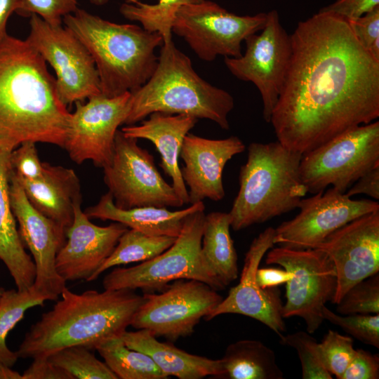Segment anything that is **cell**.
<instances>
[{
	"mask_svg": "<svg viewBox=\"0 0 379 379\" xmlns=\"http://www.w3.org/2000/svg\"><path fill=\"white\" fill-rule=\"evenodd\" d=\"M292 56L270 123L277 140L304 154L379 117V62L344 19L319 11L291 35Z\"/></svg>",
	"mask_w": 379,
	"mask_h": 379,
	"instance_id": "1",
	"label": "cell"
},
{
	"mask_svg": "<svg viewBox=\"0 0 379 379\" xmlns=\"http://www.w3.org/2000/svg\"><path fill=\"white\" fill-rule=\"evenodd\" d=\"M71 113L60 101L55 78L27 39L0 42V138L63 147Z\"/></svg>",
	"mask_w": 379,
	"mask_h": 379,
	"instance_id": "2",
	"label": "cell"
},
{
	"mask_svg": "<svg viewBox=\"0 0 379 379\" xmlns=\"http://www.w3.org/2000/svg\"><path fill=\"white\" fill-rule=\"evenodd\" d=\"M134 291L90 290L78 294L66 287L62 298L31 326L15 351L18 358L46 357L75 345L96 350L104 341L121 336L143 300Z\"/></svg>",
	"mask_w": 379,
	"mask_h": 379,
	"instance_id": "3",
	"label": "cell"
},
{
	"mask_svg": "<svg viewBox=\"0 0 379 379\" xmlns=\"http://www.w3.org/2000/svg\"><path fill=\"white\" fill-rule=\"evenodd\" d=\"M62 22L84 44L97 68L101 93L109 98L133 92L152 75L162 36L132 24H119L77 8Z\"/></svg>",
	"mask_w": 379,
	"mask_h": 379,
	"instance_id": "4",
	"label": "cell"
},
{
	"mask_svg": "<svg viewBox=\"0 0 379 379\" xmlns=\"http://www.w3.org/2000/svg\"><path fill=\"white\" fill-rule=\"evenodd\" d=\"M234 107L230 93L203 79L172 39L161 46L149 79L131 93V107L124 124L133 125L152 113L161 112L207 119L228 130L227 117Z\"/></svg>",
	"mask_w": 379,
	"mask_h": 379,
	"instance_id": "5",
	"label": "cell"
},
{
	"mask_svg": "<svg viewBox=\"0 0 379 379\" xmlns=\"http://www.w3.org/2000/svg\"><path fill=\"white\" fill-rule=\"evenodd\" d=\"M302 154L278 140L251 142L239 171V189L229 212L239 231L298 208L307 193L300 174Z\"/></svg>",
	"mask_w": 379,
	"mask_h": 379,
	"instance_id": "6",
	"label": "cell"
},
{
	"mask_svg": "<svg viewBox=\"0 0 379 379\" xmlns=\"http://www.w3.org/2000/svg\"><path fill=\"white\" fill-rule=\"evenodd\" d=\"M379 166V121L350 128L302 154L301 180L315 194L331 187L345 193L360 177Z\"/></svg>",
	"mask_w": 379,
	"mask_h": 379,
	"instance_id": "7",
	"label": "cell"
},
{
	"mask_svg": "<svg viewBox=\"0 0 379 379\" xmlns=\"http://www.w3.org/2000/svg\"><path fill=\"white\" fill-rule=\"evenodd\" d=\"M205 209L189 214L173 244L157 256L127 268H116L103 279L104 289L140 288L146 292L164 290L180 279L204 282L220 291L203 264L201 239Z\"/></svg>",
	"mask_w": 379,
	"mask_h": 379,
	"instance_id": "8",
	"label": "cell"
},
{
	"mask_svg": "<svg viewBox=\"0 0 379 379\" xmlns=\"http://www.w3.org/2000/svg\"><path fill=\"white\" fill-rule=\"evenodd\" d=\"M265 262L279 265L291 274L286 283L283 317H300L309 333L316 332L324 321L323 309L332 302L336 291V271L331 258L317 248L279 246L267 252Z\"/></svg>",
	"mask_w": 379,
	"mask_h": 379,
	"instance_id": "9",
	"label": "cell"
},
{
	"mask_svg": "<svg viewBox=\"0 0 379 379\" xmlns=\"http://www.w3.org/2000/svg\"><path fill=\"white\" fill-rule=\"evenodd\" d=\"M266 21L267 13L239 15L204 0L179 8L172 32L182 37L201 60L210 62L218 55L240 57L241 43L260 32Z\"/></svg>",
	"mask_w": 379,
	"mask_h": 379,
	"instance_id": "10",
	"label": "cell"
},
{
	"mask_svg": "<svg viewBox=\"0 0 379 379\" xmlns=\"http://www.w3.org/2000/svg\"><path fill=\"white\" fill-rule=\"evenodd\" d=\"M142 297L131 326L172 342L191 335L201 319L223 299L207 284L187 279L170 283L160 293L146 292Z\"/></svg>",
	"mask_w": 379,
	"mask_h": 379,
	"instance_id": "11",
	"label": "cell"
},
{
	"mask_svg": "<svg viewBox=\"0 0 379 379\" xmlns=\"http://www.w3.org/2000/svg\"><path fill=\"white\" fill-rule=\"evenodd\" d=\"M26 39L55 72L58 97L67 107L101 93L98 72L84 44L65 26L33 14Z\"/></svg>",
	"mask_w": 379,
	"mask_h": 379,
	"instance_id": "12",
	"label": "cell"
},
{
	"mask_svg": "<svg viewBox=\"0 0 379 379\" xmlns=\"http://www.w3.org/2000/svg\"><path fill=\"white\" fill-rule=\"evenodd\" d=\"M104 181L114 205L121 209L154 206L181 207L184 204L155 166L153 156L138 139L117 131L111 163L103 168Z\"/></svg>",
	"mask_w": 379,
	"mask_h": 379,
	"instance_id": "13",
	"label": "cell"
},
{
	"mask_svg": "<svg viewBox=\"0 0 379 379\" xmlns=\"http://www.w3.org/2000/svg\"><path fill=\"white\" fill-rule=\"evenodd\" d=\"M246 51L239 58L225 57V64L237 79L252 82L262 101V117L270 123L282 91L292 56L289 35L276 10L267 13V21L259 34L245 39Z\"/></svg>",
	"mask_w": 379,
	"mask_h": 379,
	"instance_id": "14",
	"label": "cell"
},
{
	"mask_svg": "<svg viewBox=\"0 0 379 379\" xmlns=\"http://www.w3.org/2000/svg\"><path fill=\"white\" fill-rule=\"evenodd\" d=\"M75 105L62 147L74 162L91 160L104 168L112 161L118 127L129 114L131 93L112 98L100 94Z\"/></svg>",
	"mask_w": 379,
	"mask_h": 379,
	"instance_id": "15",
	"label": "cell"
},
{
	"mask_svg": "<svg viewBox=\"0 0 379 379\" xmlns=\"http://www.w3.org/2000/svg\"><path fill=\"white\" fill-rule=\"evenodd\" d=\"M302 199L299 213L275 229L274 244L293 249L314 248L348 222L379 211L378 201L354 200L331 187Z\"/></svg>",
	"mask_w": 379,
	"mask_h": 379,
	"instance_id": "16",
	"label": "cell"
},
{
	"mask_svg": "<svg viewBox=\"0 0 379 379\" xmlns=\"http://www.w3.org/2000/svg\"><path fill=\"white\" fill-rule=\"evenodd\" d=\"M9 196L20 239L34 259L36 276L33 286L48 300H56L66 288V281L55 269V258L65 243L66 230L30 203L13 171Z\"/></svg>",
	"mask_w": 379,
	"mask_h": 379,
	"instance_id": "17",
	"label": "cell"
},
{
	"mask_svg": "<svg viewBox=\"0 0 379 379\" xmlns=\"http://www.w3.org/2000/svg\"><path fill=\"white\" fill-rule=\"evenodd\" d=\"M314 248L334 265L337 287L331 302L338 304L353 285L379 272V211L348 222Z\"/></svg>",
	"mask_w": 379,
	"mask_h": 379,
	"instance_id": "18",
	"label": "cell"
},
{
	"mask_svg": "<svg viewBox=\"0 0 379 379\" xmlns=\"http://www.w3.org/2000/svg\"><path fill=\"white\" fill-rule=\"evenodd\" d=\"M274 234L275 229L269 227L252 241L245 255L239 282L205 320L221 314H241L261 322L279 338L284 335L286 326L282 316L281 291L278 287L261 288L255 278L262 258L274 246Z\"/></svg>",
	"mask_w": 379,
	"mask_h": 379,
	"instance_id": "19",
	"label": "cell"
},
{
	"mask_svg": "<svg viewBox=\"0 0 379 379\" xmlns=\"http://www.w3.org/2000/svg\"><path fill=\"white\" fill-rule=\"evenodd\" d=\"M81 199L74 205V217L66 230L67 240L55 258V269L65 281L88 280L114 250L121 236L128 229L114 222L98 226L82 211Z\"/></svg>",
	"mask_w": 379,
	"mask_h": 379,
	"instance_id": "20",
	"label": "cell"
},
{
	"mask_svg": "<svg viewBox=\"0 0 379 379\" xmlns=\"http://www.w3.org/2000/svg\"><path fill=\"white\" fill-rule=\"evenodd\" d=\"M246 146L237 136L225 139H208L187 133L180 157L184 161L180 168L185 185L189 187V204L208 198L218 201L225 195L222 172L234 156L243 152Z\"/></svg>",
	"mask_w": 379,
	"mask_h": 379,
	"instance_id": "21",
	"label": "cell"
},
{
	"mask_svg": "<svg viewBox=\"0 0 379 379\" xmlns=\"http://www.w3.org/2000/svg\"><path fill=\"white\" fill-rule=\"evenodd\" d=\"M139 126L129 125L121 128L129 138L146 139L156 147L161 156L160 166L172 180V186L184 204L189 196L179 166V157L185 137L194 128L198 119L183 114L154 112Z\"/></svg>",
	"mask_w": 379,
	"mask_h": 379,
	"instance_id": "22",
	"label": "cell"
},
{
	"mask_svg": "<svg viewBox=\"0 0 379 379\" xmlns=\"http://www.w3.org/2000/svg\"><path fill=\"white\" fill-rule=\"evenodd\" d=\"M14 149L12 144L0 138V260L13 277L17 290L24 291L34 284L36 268L25 251L11 206V154Z\"/></svg>",
	"mask_w": 379,
	"mask_h": 379,
	"instance_id": "23",
	"label": "cell"
},
{
	"mask_svg": "<svg viewBox=\"0 0 379 379\" xmlns=\"http://www.w3.org/2000/svg\"><path fill=\"white\" fill-rule=\"evenodd\" d=\"M43 166V175L38 180H28L14 174L30 203L67 230L74 220V203L81 199L79 178L72 168L46 162Z\"/></svg>",
	"mask_w": 379,
	"mask_h": 379,
	"instance_id": "24",
	"label": "cell"
},
{
	"mask_svg": "<svg viewBox=\"0 0 379 379\" xmlns=\"http://www.w3.org/2000/svg\"><path fill=\"white\" fill-rule=\"evenodd\" d=\"M125 345L149 356L164 375L179 379H201L206 376L222 378V359H212L188 353L172 343L161 342L145 329L124 331L121 335Z\"/></svg>",
	"mask_w": 379,
	"mask_h": 379,
	"instance_id": "25",
	"label": "cell"
},
{
	"mask_svg": "<svg viewBox=\"0 0 379 379\" xmlns=\"http://www.w3.org/2000/svg\"><path fill=\"white\" fill-rule=\"evenodd\" d=\"M200 209H205L203 201L175 211L154 206L121 209L114 205L112 195L108 192L101 197L97 204L88 208L84 213L90 219L120 222L147 234L177 237L185 218Z\"/></svg>",
	"mask_w": 379,
	"mask_h": 379,
	"instance_id": "26",
	"label": "cell"
},
{
	"mask_svg": "<svg viewBox=\"0 0 379 379\" xmlns=\"http://www.w3.org/2000/svg\"><path fill=\"white\" fill-rule=\"evenodd\" d=\"M229 213L214 211L206 215L201 258L211 277L222 290L239 275L237 253L230 235Z\"/></svg>",
	"mask_w": 379,
	"mask_h": 379,
	"instance_id": "27",
	"label": "cell"
},
{
	"mask_svg": "<svg viewBox=\"0 0 379 379\" xmlns=\"http://www.w3.org/2000/svg\"><path fill=\"white\" fill-rule=\"evenodd\" d=\"M229 379H282L274 352L260 341L241 340L230 344L222 358Z\"/></svg>",
	"mask_w": 379,
	"mask_h": 379,
	"instance_id": "28",
	"label": "cell"
},
{
	"mask_svg": "<svg viewBox=\"0 0 379 379\" xmlns=\"http://www.w3.org/2000/svg\"><path fill=\"white\" fill-rule=\"evenodd\" d=\"M96 350L118 379H166L152 358L128 347L121 336L102 343Z\"/></svg>",
	"mask_w": 379,
	"mask_h": 379,
	"instance_id": "29",
	"label": "cell"
},
{
	"mask_svg": "<svg viewBox=\"0 0 379 379\" xmlns=\"http://www.w3.org/2000/svg\"><path fill=\"white\" fill-rule=\"evenodd\" d=\"M175 239L174 237L151 235L128 229L119 238L112 254L88 281L95 280L114 266L150 260L171 247Z\"/></svg>",
	"mask_w": 379,
	"mask_h": 379,
	"instance_id": "30",
	"label": "cell"
},
{
	"mask_svg": "<svg viewBox=\"0 0 379 379\" xmlns=\"http://www.w3.org/2000/svg\"><path fill=\"white\" fill-rule=\"evenodd\" d=\"M204 0H127L119 11L128 20L136 21L150 32L159 33L164 42L172 40V26L179 8Z\"/></svg>",
	"mask_w": 379,
	"mask_h": 379,
	"instance_id": "31",
	"label": "cell"
},
{
	"mask_svg": "<svg viewBox=\"0 0 379 379\" xmlns=\"http://www.w3.org/2000/svg\"><path fill=\"white\" fill-rule=\"evenodd\" d=\"M46 296L37 291L33 285L27 290L11 289L4 291L0 298V363L12 367L18 357L6 345L9 332L20 321L29 309L43 305Z\"/></svg>",
	"mask_w": 379,
	"mask_h": 379,
	"instance_id": "32",
	"label": "cell"
},
{
	"mask_svg": "<svg viewBox=\"0 0 379 379\" xmlns=\"http://www.w3.org/2000/svg\"><path fill=\"white\" fill-rule=\"evenodd\" d=\"M92 351L83 346H69L46 357L74 379H118L105 362L98 359Z\"/></svg>",
	"mask_w": 379,
	"mask_h": 379,
	"instance_id": "33",
	"label": "cell"
},
{
	"mask_svg": "<svg viewBox=\"0 0 379 379\" xmlns=\"http://www.w3.org/2000/svg\"><path fill=\"white\" fill-rule=\"evenodd\" d=\"M336 305L343 315L379 314L378 273L353 285Z\"/></svg>",
	"mask_w": 379,
	"mask_h": 379,
	"instance_id": "34",
	"label": "cell"
},
{
	"mask_svg": "<svg viewBox=\"0 0 379 379\" xmlns=\"http://www.w3.org/2000/svg\"><path fill=\"white\" fill-rule=\"evenodd\" d=\"M280 343L295 349L301 363L302 379H332L323 366L319 352V343L307 331H297L283 335Z\"/></svg>",
	"mask_w": 379,
	"mask_h": 379,
	"instance_id": "35",
	"label": "cell"
},
{
	"mask_svg": "<svg viewBox=\"0 0 379 379\" xmlns=\"http://www.w3.org/2000/svg\"><path fill=\"white\" fill-rule=\"evenodd\" d=\"M318 347L324 368L332 375L341 379L355 354L352 338L328 330Z\"/></svg>",
	"mask_w": 379,
	"mask_h": 379,
	"instance_id": "36",
	"label": "cell"
},
{
	"mask_svg": "<svg viewBox=\"0 0 379 379\" xmlns=\"http://www.w3.org/2000/svg\"><path fill=\"white\" fill-rule=\"evenodd\" d=\"M322 315L358 340L379 348V314L340 315L325 306Z\"/></svg>",
	"mask_w": 379,
	"mask_h": 379,
	"instance_id": "37",
	"label": "cell"
},
{
	"mask_svg": "<svg viewBox=\"0 0 379 379\" xmlns=\"http://www.w3.org/2000/svg\"><path fill=\"white\" fill-rule=\"evenodd\" d=\"M78 0H23L17 14L30 17L35 14L53 25H60L63 18L77 8Z\"/></svg>",
	"mask_w": 379,
	"mask_h": 379,
	"instance_id": "38",
	"label": "cell"
},
{
	"mask_svg": "<svg viewBox=\"0 0 379 379\" xmlns=\"http://www.w3.org/2000/svg\"><path fill=\"white\" fill-rule=\"evenodd\" d=\"M33 141H25L14 149L11 154V163L14 173L18 178L35 180L43 175L44 166Z\"/></svg>",
	"mask_w": 379,
	"mask_h": 379,
	"instance_id": "39",
	"label": "cell"
},
{
	"mask_svg": "<svg viewBox=\"0 0 379 379\" xmlns=\"http://www.w3.org/2000/svg\"><path fill=\"white\" fill-rule=\"evenodd\" d=\"M379 378V356L363 349H356L355 354L341 379Z\"/></svg>",
	"mask_w": 379,
	"mask_h": 379,
	"instance_id": "40",
	"label": "cell"
},
{
	"mask_svg": "<svg viewBox=\"0 0 379 379\" xmlns=\"http://www.w3.org/2000/svg\"><path fill=\"white\" fill-rule=\"evenodd\" d=\"M347 22L357 40L368 51L373 42L379 38V6Z\"/></svg>",
	"mask_w": 379,
	"mask_h": 379,
	"instance_id": "41",
	"label": "cell"
},
{
	"mask_svg": "<svg viewBox=\"0 0 379 379\" xmlns=\"http://www.w3.org/2000/svg\"><path fill=\"white\" fill-rule=\"evenodd\" d=\"M379 6V0H335L319 11L338 16L346 21L356 19Z\"/></svg>",
	"mask_w": 379,
	"mask_h": 379,
	"instance_id": "42",
	"label": "cell"
},
{
	"mask_svg": "<svg viewBox=\"0 0 379 379\" xmlns=\"http://www.w3.org/2000/svg\"><path fill=\"white\" fill-rule=\"evenodd\" d=\"M22 379H74L65 370L52 364L47 357L33 359L23 372Z\"/></svg>",
	"mask_w": 379,
	"mask_h": 379,
	"instance_id": "43",
	"label": "cell"
},
{
	"mask_svg": "<svg viewBox=\"0 0 379 379\" xmlns=\"http://www.w3.org/2000/svg\"><path fill=\"white\" fill-rule=\"evenodd\" d=\"M345 194L351 197L365 194L375 200L379 199V166H377L360 177Z\"/></svg>",
	"mask_w": 379,
	"mask_h": 379,
	"instance_id": "44",
	"label": "cell"
},
{
	"mask_svg": "<svg viewBox=\"0 0 379 379\" xmlns=\"http://www.w3.org/2000/svg\"><path fill=\"white\" fill-rule=\"evenodd\" d=\"M291 277L288 271L278 267H258L255 274L257 283L262 288L278 287L289 281Z\"/></svg>",
	"mask_w": 379,
	"mask_h": 379,
	"instance_id": "45",
	"label": "cell"
},
{
	"mask_svg": "<svg viewBox=\"0 0 379 379\" xmlns=\"http://www.w3.org/2000/svg\"><path fill=\"white\" fill-rule=\"evenodd\" d=\"M23 0H0V42L7 36L6 26L10 16L21 8Z\"/></svg>",
	"mask_w": 379,
	"mask_h": 379,
	"instance_id": "46",
	"label": "cell"
},
{
	"mask_svg": "<svg viewBox=\"0 0 379 379\" xmlns=\"http://www.w3.org/2000/svg\"><path fill=\"white\" fill-rule=\"evenodd\" d=\"M0 379H22V375L11 367L0 363Z\"/></svg>",
	"mask_w": 379,
	"mask_h": 379,
	"instance_id": "47",
	"label": "cell"
},
{
	"mask_svg": "<svg viewBox=\"0 0 379 379\" xmlns=\"http://www.w3.org/2000/svg\"><path fill=\"white\" fill-rule=\"evenodd\" d=\"M89 2L95 6H102L106 4L109 0H88Z\"/></svg>",
	"mask_w": 379,
	"mask_h": 379,
	"instance_id": "48",
	"label": "cell"
},
{
	"mask_svg": "<svg viewBox=\"0 0 379 379\" xmlns=\"http://www.w3.org/2000/svg\"><path fill=\"white\" fill-rule=\"evenodd\" d=\"M4 291V289L3 288L0 287V298H1Z\"/></svg>",
	"mask_w": 379,
	"mask_h": 379,
	"instance_id": "49",
	"label": "cell"
}]
</instances>
